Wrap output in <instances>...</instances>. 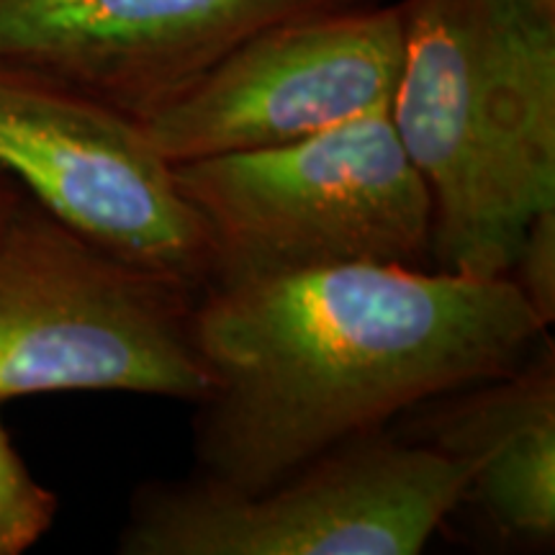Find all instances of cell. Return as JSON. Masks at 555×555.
Masks as SVG:
<instances>
[{"label": "cell", "instance_id": "1", "mask_svg": "<svg viewBox=\"0 0 555 555\" xmlns=\"http://www.w3.org/2000/svg\"><path fill=\"white\" fill-rule=\"evenodd\" d=\"M196 337L211 391L193 416V474L253 491L515 371L547 324L506 278L337 266L201 291Z\"/></svg>", "mask_w": 555, "mask_h": 555}, {"label": "cell", "instance_id": "2", "mask_svg": "<svg viewBox=\"0 0 555 555\" xmlns=\"http://www.w3.org/2000/svg\"><path fill=\"white\" fill-rule=\"evenodd\" d=\"M391 121L433 204V268L504 278L555 208V0H401Z\"/></svg>", "mask_w": 555, "mask_h": 555}, {"label": "cell", "instance_id": "3", "mask_svg": "<svg viewBox=\"0 0 555 555\" xmlns=\"http://www.w3.org/2000/svg\"><path fill=\"white\" fill-rule=\"evenodd\" d=\"M172 178L211 249L206 288L337 266H433V204L391 111L281 147L178 163Z\"/></svg>", "mask_w": 555, "mask_h": 555}, {"label": "cell", "instance_id": "4", "mask_svg": "<svg viewBox=\"0 0 555 555\" xmlns=\"http://www.w3.org/2000/svg\"><path fill=\"white\" fill-rule=\"evenodd\" d=\"M201 291L108 253L24 191L0 221V404L124 391L196 406Z\"/></svg>", "mask_w": 555, "mask_h": 555}, {"label": "cell", "instance_id": "5", "mask_svg": "<svg viewBox=\"0 0 555 555\" xmlns=\"http://www.w3.org/2000/svg\"><path fill=\"white\" fill-rule=\"evenodd\" d=\"M468 468L393 427L324 450L268 486L152 478L129 499L121 555H416L461 502Z\"/></svg>", "mask_w": 555, "mask_h": 555}, {"label": "cell", "instance_id": "6", "mask_svg": "<svg viewBox=\"0 0 555 555\" xmlns=\"http://www.w3.org/2000/svg\"><path fill=\"white\" fill-rule=\"evenodd\" d=\"M404 21L399 3L275 24L142 121L170 165L268 150L391 111Z\"/></svg>", "mask_w": 555, "mask_h": 555}, {"label": "cell", "instance_id": "7", "mask_svg": "<svg viewBox=\"0 0 555 555\" xmlns=\"http://www.w3.org/2000/svg\"><path fill=\"white\" fill-rule=\"evenodd\" d=\"M0 168L108 253L206 288V232L142 121L0 67Z\"/></svg>", "mask_w": 555, "mask_h": 555}, {"label": "cell", "instance_id": "8", "mask_svg": "<svg viewBox=\"0 0 555 555\" xmlns=\"http://www.w3.org/2000/svg\"><path fill=\"white\" fill-rule=\"evenodd\" d=\"M386 0H0V67L144 121L242 41Z\"/></svg>", "mask_w": 555, "mask_h": 555}, {"label": "cell", "instance_id": "9", "mask_svg": "<svg viewBox=\"0 0 555 555\" xmlns=\"http://www.w3.org/2000/svg\"><path fill=\"white\" fill-rule=\"evenodd\" d=\"M391 427L406 440L468 468L466 491L455 512H470L476 530L504 551H553L555 345L551 335L515 371L437 393L401 414Z\"/></svg>", "mask_w": 555, "mask_h": 555}, {"label": "cell", "instance_id": "10", "mask_svg": "<svg viewBox=\"0 0 555 555\" xmlns=\"http://www.w3.org/2000/svg\"><path fill=\"white\" fill-rule=\"evenodd\" d=\"M57 496L31 476L0 420V555H21L50 532Z\"/></svg>", "mask_w": 555, "mask_h": 555}, {"label": "cell", "instance_id": "11", "mask_svg": "<svg viewBox=\"0 0 555 555\" xmlns=\"http://www.w3.org/2000/svg\"><path fill=\"white\" fill-rule=\"evenodd\" d=\"M504 278L551 327L555 322V208L540 211L530 221Z\"/></svg>", "mask_w": 555, "mask_h": 555}, {"label": "cell", "instance_id": "12", "mask_svg": "<svg viewBox=\"0 0 555 555\" xmlns=\"http://www.w3.org/2000/svg\"><path fill=\"white\" fill-rule=\"evenodd\" d=\"M21 196H24V185L11 172L0 168V221L9 217V211L18 204Z\"/></svg>", "mask_w": 555, "mask_h": 555}]
</instances>
